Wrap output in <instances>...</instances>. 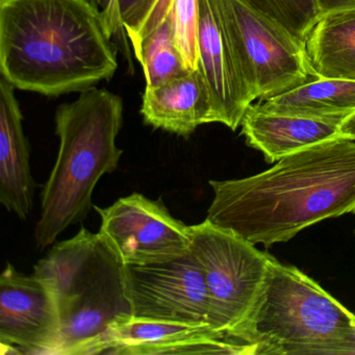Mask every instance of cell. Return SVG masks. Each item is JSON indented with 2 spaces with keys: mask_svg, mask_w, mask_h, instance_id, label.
<instances>
[{
  "mask_svg": "<svg viewBox=\"0 0 355 355\" xmlns=\"http://www.w3.org/2000/svg\"><path fill=\"white\" fill-rule=\"evenodd\" d=\"M209 186L214 199L205 220L269 248L323 220L355 213V140L338 136L257 175Z\"/></svg>",
  "mask_w": 355,
  "mask_h": 355,
  "instance_id": "obj_1",
  "label": "cell"
},
{
  "mask_svg": "<svg viewBox=\"0 0 355 355\" xmlns=\"http://www.w3.org/2000/svg\"><path fill=\"white\" fill-rule=\"evenodd\" d=\"M112 39L95 0H0V73L18 90L61 96L112 80Z\"/></svg>",
  "mask_w": 355,
  "mask_h": 355,
  "instance_id": "obj_2",
  "label": "cell"
},
{
  "mask_svg": "<svg viewBox=\"0 0 355 355\" xmlns=\"http://www.w3.org/2000/svg\"><path fill=\"white\" fill-rule=\"evenodd\" d=\"M123 110L119 95L96 87L58 107L55 122L59 153L43 187L40 218L35 227L40 250L51 246L68 227L86 219L94 207L95 187L105 174L118 169L123 153L117 146Z\"/></svg>",
  "mask_w": 355,
  "mask_h": 355,
  "instance_id": "obj_3",
  "label": "cell"
},
{
  "mask_svg": "<svg viewBox=\"0 0 355 355\" xmlns=\"http://www.w3.org/2000/svg\"><path fill=\"white\" fill-rule=\"evenodd\" d=\"M354 331V313L272 257L252 307L228 336L254 355H340L350 354Z\"/></svg>",
  "mask_w": 355,
  "mask_h": 355,
  "instance_id": "obj_4",
  "label": "cell"
},
{
  "mask_svg": "<svg viewBox=\"0 0 355 355\" xmlns=\"http://www.w3.org/2000/svg\"><path fill=\"white\" fill-rule=\"evenodd\" d=\"M34 274L51 291L60 334L51 355H85L120 315H132L124 265L103 236L83 226L55 243Z\"/></svg>",
  "mask_w": 355,
  "mask_h": 355,
  "instance_id": "obj_5",
  "label": "cell"
},
{
  "mask_svg": "<svg viewBox=\"0 0 355 355\" xmlns=\"http://www.w3.org/2000/svg\"><path fill=\"white\" fill-rule=\"evenodd\" d=\"M190 251L205 275L213 327L228 336L252 307L272 255L207 220L191 226Z\"/></svg>",
  "mask_w": 355,
  "mask_h": 355,
  "instance_id": "obj_6",
  "label": "cell"
},
{
  "mask_svg": "<svg viewBox=\"0 0 355 355\" xmlns=\"http://www.w3.org/2000/svg\"><path fill=\"white\" fill-rule=\"evenodd\" d=\"M255 101L282 94L315 80L304 43L246 0H220Z\"/></svg>",
  "mask_w": 355,
  "mask_h": 355,
  "instance_id": "obj_7",
  "label": "cell"
},
{
  "mask_svg": "<svg viewBox=\"0 0 355 355\" xmlns=\"http://www.w3.org/2000/svg\"><path fill=\"white\" fill-rule=\"evenodd\" d=\"M94 209L101 219L99 234L124 266L171 261L190 251L191 226L175 219L162 199L132 193Z\"/></svg>",
  "mask_w": 355,
  "mask_h": 355,
  "instance_id": "obj_8",
  "label": "cell"
},
{
  "mask_svg": "<svg viewBox=\"0 0 355 355\" xmlns=\"http://www.w3.org/2000/svg\"><path fill=\"white\" fill-rule=\"evenodd\" d=\"M124 273L132 317L213 327L207 282L191 251L171 261L124 266Z\"/></svg>",
  "mask_w": 355,
  "mask_h": 355,
  "instance_id": "obj_9",
  "label": "cell"
},
{
  "mask_svg": "<svg viewBox=\"0 0 355 355\" xmlns=\"http://www.w3.org/2000/svg\"><path fill=\"white\" fill-rule=\"evenodd\" d=\"M246 354L254 349L234 343L207 324L118 317L85 355Z\"/></svg>",
  "mask_w": 355,
  "mask_h": 355,
  "instance_id": "obj_10",
  "label": "cell"
},
{
  "mask_svg": "<svg viewBox=\"0 0 355 355\" xmlns=\"http://www.w3.org/2000/svg\"><path fill=\"white\" fill-rule=\"evenodd\" d=\"M60 334L57 305L46 284L7 263L0 276V344L9 354L51 355Z\"/></svg>",
  "mask_w": 355,
  "mask_h": 355,
  "instance_id": "obj_11",
  "label": "cell"
},
{
  "mask_svg": "<svg viewBox=\"0 0 355 355\" xmlns=\"http://www.w3.org/2000/svg\"><path fill=\"white\" fill-rule=\"evenodd\" d=\"M199 65L211 93L215 120L236 130L255 101L220 0H199Z\"/></svg>",
  "mask_w": 355,
  "mask_h": 355,
  "instance_id": "obj_12",
  "label": "cell"
},
{
  "mask_svg": "<svg viewBox=\"0 0 355 355\" xmlns=\"http://www.w3.org/2000/svg\"><path fill=\"white\" fill-rule=\"evenodd\" d=\"M15 87L0 76V202L9 213L26 221L34 203L30 144Z\"/></svg>",
  "mask_w": 355,
  "mask_h": 355,
  "instance_id": "obj_13",
  "label": "cell"
},
{
  "mask_svg": "<svg viewBox=\"0 0 355 355\" xmlns=\"http://www.w3.org/2000/svg\"><path fill=\"white\" fill-rule=\"evenodd\" d=\"M141 115L155 130L189 138L202 124L216 123L211 93L200 68L155 87H145Z\"/></svg>",
  "mask_w": 355,
  "mask_h": 355,
  "instance_id": "obj_14",
  "label": "cell"
},
{
  "mask_svg": "<svg viewBox=\"0 0 355 355\" xmlns=\"http://www.w3.org/2000/svg\"><path fill=\"white\" fill-rule=\"evenodd\" d=\"M340 125L338 122L270 113L250 105L240 126L247 144L263 153L267 163L274 164L291 153L336 138Z\"/></svg>",
  "mask_w": 355,
  "mask_h": 355,
  "instance_id": "obj_15",
  "label": "cell"
},
{
  "mask_svg": "<svg viewBox=\"0 0 355 355\" xmlns=\"http://www.w3.org/2000/svg\"><path fill=\"white\" fill-rule=\"evenodd\" d=\"M261 111L343 122L355 113L354 80L315 78L255 103Z\"/></svg>",
  "mask_w": 355,
  "mask_h": 355,
  "instance_id": "obj_16",
  "label": "cell"
},
{
  "mask_svg": "<svg viewBox=\"0 0 355 355\" xmlns=\"http://www.w3.org/2000/svg\"><path fill=\"white\" fill-rule=\"evenodd\" d=\"M304 47L313 78L355 82V9L322 15Z\"/></svg>",
  "mask_w": 355,
  "mask_h": 355,
  "instance_id": "obj_17",
  "label": "cell"
},
{
  "mask_svg": "<svg viewBox=\"0 0 355 355\" xmlns=\"http://www.w3.org/2000/svg\"><path fill=\"white\" fill-rule=\"evenodd\" d=\"M134 53L144 72L146 87L159 86L188 72L174 42L169 14L134 49Z\"/></svg>",
  "mask_w": 355,
  "mask_h": 355,
  "instance_id": "obj_18",
  "label": "cell"
},
{
  "mask_svg": "<svg viewBox=\"0 0 355 355\" xmlns=\"http://www.w3.org/2000/svg\"><path fill=\"white\" fill-rule=\"evenodd\" d=\"M304 43L322 13L317 0H246Z\"/></svg>",
  "mask_w": 355,
  "mask_h": 355,
  "instance_id": "obj_19",
  "label": "cell"
},
{
  "mask_svg": "<svg viewBox=\"0 0 355 355\" xmlns=\"http://www.w3.org/2000/svg\"><path fill=\"white\" fill-rule=\"evenodd\" d=\"M174 42L188 71L199 65V0H173L169 12Z\"/></svg>",
  "mask_w": 355,
  "mask_h": 355,
  "instance_id": "obj_20",
  "label": "cell"
},
{
  "mask_svg": "<svg viewBox=\"0 0 355 355\" xmlns=\"http://www.w3.org/2000/svg\"><path fill=\"white\" fill-rule=\"evenodd\" d=\"M172 3H173V0H153L138 26L132 30L126 31V36H128L132 49H136L153 31H155L167 18L168 14L171 10Z\"/></svg>",
  "mask_w": 355,
  "mask_h": 355,
  "instance_id": "obj_21",
  "label": "cell"
},
{
  "mask_svg": "<svg viewBox=\"0 0 355 355\" xmlns=\"http://www.w3.org/2000/svg\"><path fill=\"white\" fill-rule=\"evenodd\" d=\"M95 1L107 20L112 36L120 41V45L124 51V55H126L130 64L132 63V53H130V44H128L130 41L126 36L125 28H124L121 15H120L118 0H95Z\"/></svg>",
  "mask_w": 355,
  "mask_h": 355,
  "instance_id": "obj_22",
  "label": "cell"
},
{
  "mask_svg": "<svg viewBox=\"0 0 355 355\" xmlns=\"http://www.w3.org/2000/svg\"><path fill=\"white\" fill-rule=\"evenodd\" d=\"M153 1V0H118L120 15L125 32L138 26Z\"/></svg>",
  "mask_w": 355,
  "mask_h": 355,
  "instance_id": "obj_23",
  "label": "cell"
},
{
  "mask_svg": "<svg viewBox=\"0 0 355 355\" xmlns=\"http://www.w3.org/2000/svg\"><path fill=\"white\" fill-rule=\"evenodd\" d=\"M322 15L343 10L355 9V0H317Z\"/></svg>",
  "mask_w": 355,
  "mask_h": 355,
  "instance_id": "obj_24",
  "label": "cell"
},
{
  "mask_svg": "<svg viewBox=\"0 0 355 355\" xmlns=\"http://www.w3.org/2000/svg\"><path fill=\"white\" fill-rule=\"evenodd\" d=\"M340 136L355 140V113L343 122L340 128Z\"/></svg>",
  "mask_w": 355,
  "mask_h": 355,
  "instance_id": "obj_25",
  "label": "cell"
},
{
  "mask_svg": "<svg viewBox=\"0 0 355 355\" xmlns=\"http://www.w3.org/2000/svg\"><path fill=\"white\" fill-rule=\"evenodd\" d=\"M350 354H355V331L353 334L352 346H351Z\"/></svg>",
  "mask_w": 355,
  "mask_h": 355,
  "instance_id": "obj_26",
  "label": "cell"
}]
</instances>
